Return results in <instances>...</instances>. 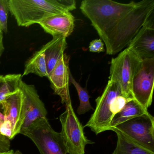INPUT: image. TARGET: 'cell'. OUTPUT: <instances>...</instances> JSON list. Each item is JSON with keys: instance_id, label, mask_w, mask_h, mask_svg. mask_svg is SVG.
<instances>
[{"instance_id": "obj_1", "label": "cell", "mask_w": 154, "mask_h": 154, "mask_svg": "<svg viewBox=\"0 0 154 154\" xmlns=\"http://www.w3.org/2000/svg\"><path fill=\"white\" fill-rule=\"evenodd\" d=\"M80 9L103 41L106 53L111 55L128 47L151 19L154 0L128 3L112 0H84Z\"/></svg>"}, {"instance_id": "obj_2", "label": "cell", "mask_w": 154, "mask_h": 154, "mask_svg": "<svg viewBox=\"0 0 154 154\" xmlns=\"http://www.w3.org/2000/svg\"><path fill=\"white\" fill-rule=\"evenodd\" d=\"M10 12L19 26L28 27L56 14L76 9L74 0H9Z\"/></svg>"}, {"instance_id": "obj_3", "label": "cell", "mask_w": 154, "mask_h": 154, "mask_svg": "<svg viewBox=\"0 0 154 154\" xmlns=\"http://www.w3.org/2000/svg\"><path fill=\"white\" fill-rule=\"evenodd\" d=\"M20 133L30 138L40 154H67L61 134L53 129L47 118L36 120Z\"/></svg>"}, {"instance_id": "obj_4", "label": "cell", "mask_w": 154, "mask_h": 154, "mask_svg": "<svg viewBox=\"0 0 154 154\" xmlns=\"http://www.w3.org/2000/svg\"><path fill=\"white\" fill-rule=\"evenodd\" d=\"M142 61L128 48L112 59L109 80L119 85L122 95L125 97L133 98L131 93L132 80Z\"/></svg>"}, {"instance_id": "obj_5", "label": "cell", "mask_w": 154, "mask_h": 154, "mask_svg": "<svg viewBox=\"0 0 154 154\" xmlns=\"http://www.w3.org/2000/svg\"><path fill=\"white\" fill-rule=\"evenodd\" d=\"M135 144L154 152V118L148 112L111 128Z\"/></svg>"}, {"instance_id": "obj_6", "label": "cell", "mask_w": 154, "mask_h": 154, "mask_svg": "<svg viewBox=\"0 0 154 154\" xmlns=\"http://www.w3.org/2000/svg\"><path fill=\"white\" fill-rule=\"evenodd\" d=\"M65 111L59 117L62 125L60 132L67 154H85L88 144H93L85 135L84 128L73 109L72 103L66 105Z\"/></svg>"}, {"instance_id": "obj_7", "label": "cell", "mask_w": 154, "mask_h": 154, "mask_svg": "<svg viewBox=\"0 0 154 154\" xmlns=\"http://www.w3.org/2000/svg\"><path fill=\"white\" fill-rule=\"evenodd\" d=\"M121 94L122 95L119 85L109 80L102 95L95 100L96 106L94 112L84 127L90 128L96 135L108 131L112 118L110 111L112 103Z\"/></svg>"}, {"instance_id": "obj_8", "label": "cell", "mask_w": 154, "mask_h": 154, "mask_svg": "<svg viewBox=\"0 0 154 154\" xmlns=\"http://www.w3.org/2000/svg\"><path fill=\"white\" fill-rule=\"evenodd\" d=\"M154 84V58L142 60L133 77L131 86L133 99L145 109L152 102Z\"/></svg>"}, {"instance_id": "obj_9", "label": "cell", "mask_w": 154, "mask_h": 154, "mask_svg": "<svg viewBox=\"0 0 154 154\" xmlns=\"http://www.w3.org/2000/svg\"><path fill=\"white\" fill-rule=\"evenodd\" d=\"M19 89L22 93L25 116L22 129L26 128L36 120L47 118L48 112L34 85L26 83L21 78L20 81Z\"/></svg>"}, {"instance_id": "obj_10", "label": "cell", "mask_w": 154, "mask_h": 154, "mask_svg": "<svg viewBox=\"0 0 154 154\" xmlns=\"http://www.w3.org/2000/svg\"><path fill=\"white\" fill-rule=\"evenodd\" d=\"M69 60L70 57L64 54L48 77L55 94L61 98L62 103L66 105L72 103L69 90Z\"/></svg>"}, {"instance_id": "obj_11", "label": "cell", "mask_w": 154, "mask_h": 154, "mask_svg": "<svg viewBox=\"0 0 154 154\" xmlns=\"http://www.w3.org/2000/svg\"><path fill=\"white\" fill-rule=\"evenodd\" d=\"M5 121L11 124L14 137L20 133L25 121L23 106V98L21 91H17L8 96L2 102Z\"/></svg>"}, {"instance_id": "obj_12", "label": "cell", "mask_w": 154, "mask_h": 154, "mask_svg": "<svg viewBox=\"0 0 154 154\" xmlns=\"http://www.w3.org/2000/svg\"><path fill=\"white\" fill-rule=\"evenodd\" d=\"M128 48L142 60L154 58V28L150 19L131 40Z\"/></svg>"}, {"instance_id": "obj_13", "label": "cell", "mask_w": 154, "mask_h": 154, "mask_svg": "<svg viewBox=\"0 0 154 154\" xmlns=\"http://www.w3.org/2000/svg\"><path fill=\"white\" fill-rule=\"evenodd\" d=\"M38 24L53 37L61 35L66 38L73 31L75 18L71 12L56 14L45 18Z\"/></svg>"}, {"instance_id": "obj_14", "label": "cell", "mask_w": 154, "mask_h": 154, "mask_svg": "<svg viewBox=\"0 0 154 154\" xmlns=\"http://www.w3.org/2000/svg\"><path fill=\"white\" fill-rule=\"evenodd\" d=\"M67 47L66 38L61 35L53 37L52 40L42 47L41 49L45 54L48 75L63 56Z\"/></svg>"}, {"instance_id": "obj_15", "label": "cell", "mask_w": 154, "mask_h": 154, "mask_svg": "<svg viewBox=\"0 0 154 154\" xmlns=\"http://www.w3.org/2000/svg\"><path fill=\"white\" fill-rule=\"evenodd\" d=\"M147 112V110L145 109L133 99L127 103L124 108L113 116L109 125L108 130L121 123Z\"/></svg>"}, {"instance_id": "obj_16", "label": "cell", "mask_w": 154, "mask_h": 154, "mask_svg": "<svg viewBox=\"0 0 154 154\" xmlns=\"http://www.w3.org/2000/svg\"><path fill=\"white\" fill-rule=\"evenodd\" d=\"M34 73L40 77H48L45 54L42 49L36 52L27 61L22 76Z\"/></svg>"}, {"instance_id": "obj_17", "label": "cell", "mask_w": 154, "mask_h": 154, "mask_svg": "<svg viewBox=\"0 0 154 154\" xmlns=\"http://www.w3.org/2000/svg\"><path fill=\"white\" fill-rule=\"evenodd\" d=\"M117 135L116 147L112 154H154L124 137L120 132L114 131Z\"/></svg>"}, {"instance_id": "obj_18", "label": "cell", "mask_w": 154, "mask_h": 154, "mask_svg": "<svg viewBox=\"0 0 154 154\" xmlns=\"http://www.w3.org/2000/svg\"><path fill=\"white\" fill-rule=\"evenodd\" d=\"M22 77V75L20 74L4 75V83L0 88V103L8 96L19 89V82Z\"/></svg>"}, {"instance_id": "obj_19", "label": "cell", "mask_w": 154, "mask_h": 154, "mask_svg": "<svg viewBox=\"0 0 154 154\" xmlns=\"http://www.w3.org/2000/svg\"><path fill=\"white\" fill-rule=\"evenodd\" d=\"M70 82L72 83L76 89L80 100V105L77 110V113L79 115H82L93 109L90 103V96L86 88H83L75 80L71 73L70 75Z\"/></svg>"}, {"instance_id": "obj_20", "label": "cell", "mask_w": 154, "mask_h": 154, "mask_svg": "<svg viewBox=\"0 0 154 154\" xmlns=\"http://www.w3.org/2000/svg\"><path fill=\"white\" fill-rule=\"evenodd\" d=\"M9 11V0H0V29L3 33L8 32V18Z\"/></svg>"}, {"instance_id": "obj_21", "label": "cell", "mask_w": 154, "mask_h": 154, "mask_svg": "<svg viewBox=\"0 0 154 154\" xmlns=\"http://www.w3.org/2000/svg\"><path fill=\"white\" fill-rule=\"evenodd\" d=\"M133 99V98L125 97L122 94L117 96L113 100L111 106L110 111L112 118L124 108L127 103Z\"/></svg>"}, {"instance_id": "obj_22", "label": "cell", "mask_w": 154, "mask_h": 154, "mask_svg": "<svg viewBox=\"0 0 154 154\" xmlns=\"http://www.w3.org/2000/svg\"><path fill=\"white\" fill-rule=\"evenodd\" d=\"M89 50L93 53H101L104 51V43L101 39H96L91 42Z\"/></svg>"}, {"instance_id": "obj_23", "label": "cell", "mask_w": 154, "mask_h": 154, "mask_svg": "<svg viewBox=\"0 0 154 154\" xmlns=\"http://www.w3.org/2000/svg\"><path fill=\"white\" fill-rule=\"evenodd\" d=\"M10 140L8 138L0 135V153L10 150Z\"/></svg>"}, {"instance_id": "obj_24", "label": "cell", "mask_w": 154, "mask_h": 154, "mask_svg": "<svg viewBox=\"0 0 154 154\" xmlns=\"http://www.w3.org/2000/svg\"><path fill=\"white\" fill-rule=\"evenodd\" d=\"M3 32L0 29V57L5 50L4 44H3Z\"/></svg>"}, {"instance_id": "obj_25", "label": "cell", "mask_w": 154, "mask_h": 154, "mask_svg": "<svg viewBox=\"0 0 154 154\" xmlns=\"http://www.w3.org/2000/svg\"><path fill=\"white\" fill-rule=\"evenodd\" d=\"M5 121V116L3 113V108H2V103H0V128Z\"/></svg>"}, {"instance_id": "obj_26", "label": "cell", "mask_w": 154, "mask_h": 154, "mask_svg": "<svg viewBox=\"0 0 154 154\" xmlns=\"http://www.w3.org/2000/svg\"><path fill=\"white\" fill-rule=\"evenodd\" d=\"M4 75H0V88L2 86L4 83Z\"/></svg>"}, {"instance_id": "obj_27", "label": "cell", "mask_w": 154, "mask_h": 154, "mask_svg": "<svg viewBox=\"0 0 154 154\" xmlns=\"http://www.w3.org/2000/svg\"><path fill=\"white\" fill-rule=\"evenodd\" d=\"M14 152L13 150H10L7 152H2V153H0V154H14Z\"/></svg>"}, {"instance_id": "obj_28", "label": "cell", "mask_w": 154, "mask_h": 154, "mask_svg": "<svg viewBox=\"0 0 154 154\" xmlns=\"http://www.w3.org/2000/svg\"><path fill=\"white\" fill-rule=\"evenodd\" d=\"M14 154H22L20 151H19V150H17L16 152H14Z\"/></svg>"}]
</instances>
